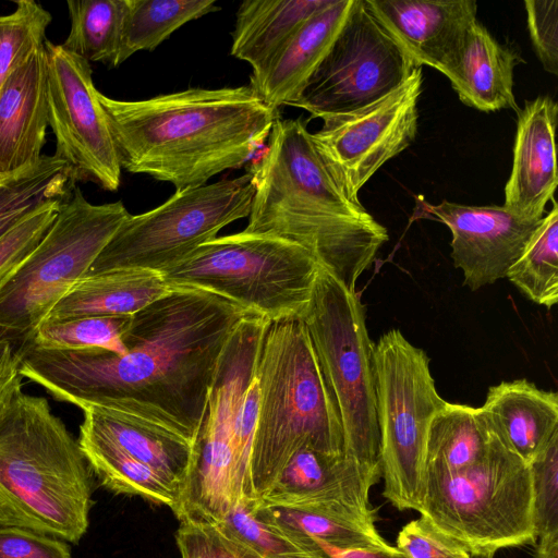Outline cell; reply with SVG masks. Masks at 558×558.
<instances>
[{"instance_id": "obj_37", "label": "cell", "mask_w": 558, "mask_h": 558, "mask_svg": "<svg viewBox=\"0 0 558 558\" xmlns=\"http://www.w3.org/2000/svg\"><path fill=\"white\" fill-rule=\"evenodd\" d=\"M64 199L39 207L0 236V291L47 234Z\"/></svg>"}, {"instance_id": "obj_25", "label": "cell", "mask_w": 558, "mask_h": 558, "mask_svg": "<svg viewBox=\"0 0 558 558\" xmlns=\"http://www.w3.org/2000/svg\"><path fill=\"white\" fill-rule=\"evenodd\" d=\"M171 290L162 275L151 270H118L84 277L53 306L46 320L134 315Z\"/></svg>"}, {"instance_id": "obj_22", "label": "cell", "mask_w": 558, "mask_h": 558, "mask_svg": "<svg viewBox=\"0 0 558 558\" xmlns=\"http://www.w3.org/2000/svg\"><path fill=\"white\" fill-rule=\"evenodd\" d=\"M522 62L517 51L497 41L476 19L441 73L464 105L484 112L501 109L518 112L513 73Z\"/></svg>"}, {"instance_id": "obj_7", "label": "cell", "mask_w": 558, "mask_h": 558, "mask_svg": "<svg viewBox=\"0 0 558 558\" xmlns=\"http://www.w3.org/2000/svg\"><path fill=\"white\" fill-rule=\"evenodd\" d=\"M471 556L534 544L530 464L501 440L482 460L424 471L418 511Z\"/></svg>"}, {"instance_id": "obj_9", "label": "cell", "mask_w": 558, "mask_h": 558, "mask_svg": "<svg viewBox=\"0 0 558 558\" xmlns=\"http://www.w3.org/2000/svg\"><path fill=\"white\" fill-rule=\"evenodd\" d=\"M301 320L339 411L344 453L380 469L374 343L356 291L320 267Z\"/></svg>"}, {"instance_id": "obj_39", "label": "cell", "mask_w": 558, "mask_h": 558, "mask_svg": "<svg viewBox=\"0 0 558 558\" xmlns=\"http://www.w3.org/2000/svg\"><path fill=\"white\" fill-rule=\"evenodd\" d=\"M397 548L407 558H471V554L421 515L408 522L397 536Z\"/></svg>"}, {"instance_id": "obj_38", "label": "cell", "mask_w": 558, "mask_h": 558, "mask_svg": "<svg viewBox=\"0 0 558 558\" xmlns=\"http://www.w3.org/2000/svg\"><path fill=\"white\" fill-rule=\"evenodd\" d=\"M536 538L558 533V433L530 463Z\"/></svg>"}, {"instance_id": "obj_47", "label": "cell", "mask_w": 558, "mask_h": 558, "mask_svg": "<svg viewBox=\"0 0 558 558\" xmlns=\"http://www.w3.org/2000/svg\"><path fill=\"white\" fill-rule=\"evenodd\" d=\"M471 558H493V557L471 556Z\"/></svg>"}, {"instance_id": "obj_10", "label": "cell", "mask_w": 558, "mask_h": 558, "mask_svg": "<svg viewBox=\"0 0 558 558\" xmlns=\"http://www.w3.org/2000/svg\"><path fill=\"white\" fill-rule=\"evenodd\" d=\"M374 366L383 495L399 510L420 511L427 434L447 401L436 389L427 354L399 329L374 344Z\"/></svg>"}, {"instance_id": "obj_3", "label": "cell", "mask_w": 558, "mask_h": 558, "mask_svg": "<svg viewBox=\"0 0 558 558\" xmlns=\"http://www.w3.org/2000/svg\"><path fill=\"white\" fill-rule=\"evenodd\" d=\"M254 185L248 233L307 250L350 291L388 241L387 229L342 187L301 119L278 117L247 169Z\"/></svg>"}, {"instance_id": "obj_32", "label": "cell", "mask_w": 558, "mask_h": 558, "mask_svg": "<svg viewBox=\"0 0 558 558\" xmlns=\"http://www.w3.org/2000/svg\"><path fill=\"white\" fill-rule=\"evenodd\" d=\"M74 182L68 163L54 154L1 180L0 236L39 207L66 198Z\"/></svg>"}, {"instance_id": "obj_19", "label": "cell", "mask_w": 558, "mask_h": 558, "mask_svg": "<svg viewBox=\"0 0 558 558\" xmlns=\"http://www.w3.org/2000/svg\"><path fill=\"white\" fill-rule=\"evenodd\" d=\"M558 105L549 96L525 101L518 111L512 167L504 206L529 219H542L557 179L555 132Z\"/></svg>"}, {"instance_id": "obj_17", "label": "cell", "mask_w": 558, "mask_h": 558, "mask_svg": "<svg viewBox=\"0 0 558 558\" xmlns=\"http://www.w3.org/2000/svg\"><path fill=\"white\" fill-rule=\"evenodd\" d=\"M380 475L379 468L365 465L345 453L326 454L302 448L274 484L254 500L265 505H330L374 518L369 490Z\"/></svg>"}, {"instance_id": "obj_4", "label": "cell", "mask_w": 558, "mask_h": 558, "mask_svg": "<svg viewBox=\"0 0 558 558\" xmlns=\"http://www.w3.org/2000/svg\"><path fill=\"white\" fill-rule=\"evenodd\" d=\"M93 475L48 400L21 390L0 422V524L77 544L89 525Z\"/></svg>"}, {"instance_id": "obj_13", "label": "cell", "mask_w": 558, "mask_h": 558, "mask_svg": "<svg viewBox=\"0 0 558 558\" xmlns=\"http://www.w3.org/2000/svg\"><path fill=\"white\" fill-rule=\"evenodd\" d=\"M258 353L254 340L240 336L233 337L222 353L178 519L217 521L234 502L233 435Z\"/></svg>"}, {"instance_id": "obj_15", "label": "cell", "mask_w": 558, "mask_h": 558, "mask_svg": "<svg viewBox=\"0 0 558 558\" xmlns=\"http://www.w3.org/2000/svg\"><path fill=\"white\" fill-rule=\"evenodd\" d=\"M422 68L379 100L352 112L323 119L313 138L336 178L354 199L384 166L416 137Z\"/></svg>"}, {"instance_id": "obj_42", "label": "cell", "mask_w": 558, "mask_h": 558, "mask_svg": "<svg viewBox=\"0 0 558 558\" xmlns=\"http://www.w3.org/2000/svg\"><path fill=\"white\" fill-rule=\"evenodd\" d=\"M177 532L182 558H244L210 521L183 517Z\"/></svg>"}, {"instance_id": "obj_11", "label": "cell", "mask_w": 558, "mask_h": 558, "mask_svg": "<svg viewBox=\"0 0 558 558\" xmlns=\"http://www.w3.org/2000/svg\"><path fill=\"white\" fill-rule=\"evenodd\" d=\"M251 174L175 191L160 206L122 222L84 277L143 269L162 272L251 211ZM83 277V278H84Z\"/></svg>"}, {"instance_id": "obj_35", "label": "cell", "mask_w": 558, "mask_h": 558, "mask_svg": "<svg viewBox=\"0 0 558 558\" xmlns=\"http://www.w3.org/2000/svg\"><path fill=\"white\" fill-rule=\"evenodd\" d=\"M131 322L132 315L84 316L63 320H46L27 344L51 350L100 349L122 354L126 351L123 336Z\"/></svg>"}, {"instance_id": "obj_34", "label": "cell", "mask_w": 558, "mask_h": 558, "mask_svg": "<svg viewBox=\"0 0 558 558\" xmlns=\"http://www.w3.org/2000/svg\"><path fill=\"white\" fill-rule=\"evenodd\" d=\"M553 207L510 266L509 279L529 300L551 308L558 302V206Z\"/></svg>"}, {"instance_id": "obj_31", "label": "cell", "mask_w": 558, "mask_h": 558, "mask_svg": "<svg viewBox=\"0 0 558 558\" xmlns=\"http://www.w3.org/2000/svg\"><path fill=\"white\" fill-rule=\"evenodd\" d=\"M216 0H125L117 66L153 51L185 23L218 11Z\"/></svg>"}, {"instance_id": "obj_46", "label": "cell", "mask_w": 558, "mask_h": 558, "mask_svg": "<svg viewBox=\"0 0 558 558\" xmlns=\"http://www.w3.org/2000/svg\"><path fill=\"white\" fill-rule=\"evenodd\" d=\"M534 558H558V533L539 538Z\"/></svg>"}, {"instance_id": "obj_33", "label": "cell", "mask_w": 558, "mask_h": 558, "mask_svg": "<svg viewBox=\"0 0 558 558\" xmlns=\"http://www.w3.org/2000/svg\"><path fill=\"white\" fill-rule=\"evenodd\" d=\"M70 33L61 46L87 62L117 68L125 0H69Z\"/></svg>"}, {"instance_id": "obj_36", "label": "cell", "mask_w": 558, "mask_h": 558, "mask_svg": "<svg viewBox=\"0 0 558 558\" xmlns=\"http://www.w3.org/2000/svg\"><path fill=\"white\" fill-rule=\"evenodd\" d=\"M51 14L32 0L16 2L11 14L0 15V87L46 41Z\"/></svg>"}, {"instance_id": "obj_43", "label": "cell", "mask_w": 558, "mask_h": 558, "mask_svg": "<svg viewBox=\"0 0 558 558\" xmlns=\"http://www.w3.org/2000/svg\"><path fill=\"white\" fill-rule=\"evenodd\" d=\"M0 558H72V554L64 541L0 524Z\"/></svg>"}, {"instance_id": "obj_44", "label": "cell", "mask_w": 558, "mask_h": 558, "mask_svg": "<svg viewBox=\"0 0 558 558\" xmlns=\"http://www.w3.org/2000/svg\"><path fill=\"white\" fill-rule=\"evenodd\" d=\"M20 366L21 354L11 342L0 340V422L22 390Z\"/></svg>"}, {"instance_id": "obj_41", "label": "cell", "mask_w": 558, "mask_h": 558, "mask_svg": "<svg viewBox=\"0 0 558 558\" xmlns=\"http://www.w3.org/2000/svg\"><path fill=\"white\" fill-rule=\"evenodd\" d=\"M526 24L544 70L558 74V0H526Z\"/></svg>"}, {"instance_id": "obj_28", "label": "cell", "mask_w": 558, "mask_h": 558, "mask_svg": "<svg viewBox=\"0 0 558 558\" xmlns=\"http://www.w3.org/2000/svg\"><path fill=\"white\" fill-rule=\"evenodd\" d=\"M500 441L481 407L446 404L433 417L424 471H446L487 457Z\"/></svg>"}, {"instance_id": "obj_8", "label": "cell", "mask_w": 558, "mask_h": 558, "mask_svg": "<svg viewBox=\"0 0 558 558\" xmlns=\"http://www.w3.org/2000/svg\"><path fill=\"white\" fill-rule=\"evenodd\" d=\"M129 216L121 201L94 205L74 189L41 242L0 291V340L17 352L29 343Z\"/></svg>"}, {"instance_id": "obj_18", "label": "cell", "mask_w": 558, "mask_h": 558, "mask_svg": "<svg viewBox=\"0 0 558 558\" xmlns=\"http://www.w3.org/2000/svg\"><path fill=\"white\" fill-rule=\"evenodd\" d=\"M416 66L441 72L476 20L475 0H364Z\"/></svg>"}, {"instance_id": "obj_2", "label": "cell", "mask_w": 558, "mask_h": 558, "mask_svg": "<svg viewBox=\"0 0 558 558\" xmlns=\"http://www.w3.org/2000/svg\"><path fill=\"white\" fill-rule=\"evenodd\" d=\"M97 98L121 169L198 187L245 165L268 138L278 110L250 86L187 88L143 100Z\"/></svg>"}, {"instance_id": "obj_6", "label": "cell", "mask_w": 558, "mask_h": 558, "mask_svg": "<svg viewBox=\"0 0 558 558\" xmlns=\"http://www.w3.org/2000/svg\"><path fill=\"white\" fill-rule=\"evenodd\" d=\"M319 269L294 242L242 231L216 236L160 274L170 288L207 291L275 323L303 317Z\"/></svg>"}, {"instance_id": "obj_1", "label": "cell", "mask_w": 558, "mask_h": 558, "mask_svg": "<svg viewBox=\"0 0 558 558\" xmlns=\"http://www.w3.org/2000/svg\"><path fill=\"white\" fill-rule=\"evenodd\" d=\"M246 315L214 293L172 288L132 315L124 353L27 344L20 374L57 401L124 413L194 446L220 359Z\"/></svg>"}, {"instance_id": "obj_21", "label": "cell", "mask_w": 558, "mask_h": 558, "mask_svg": "<svg viewBox=\"0 0 558 558\" xmlns=\"http://www.w3.org/2000/svg\"><path fill=\"white\" fill-rule=\"evenodd\" d=\"M353 0H331L308 17L268 63L251 73L250 86L270 107L296 102L328 53Z\"/></svg>"}, {"instance_id": "obj_5", "label": "cell", "mask_w": 558, "mask_h": 558, "mask_svg": "<svg viewBox=\"0 0 558 558\" xmlns=\"http://www.w3.org/2000/svg\"><path fill=\"white\" fill-rule=\"evenodd\" d=\"M255 377L259 403L250 461V500L260 497L302 448L344 453L339 411L301 319L269 324Z\"/></svg>"}, {"instance_id": "obj_20", "label": "cell", "mask_w": 558, "mask_h": 558, "mask_svg": "<svg viewBox=\"0 0 558 558\" xmlns=\"http://www.w3.org/2000/svg\"><path fill=\"white\" fill-rule=\"evenodd\" d=\"M48 125L44 44L0 87V181L40 161Z\"/></svg>"}, {"instance_id": "obj_26", "label": "cell", "mask_w": 558, "mask_h": 558, "mask_svg": "<svg viewBox=\"0 0 558 558\" xmlns=\"http://www.w3.org/2000/svg\"><path fill=\"white\" fill-rule=\"evenodd\" d=\"M331 0H245L236 11L231 54L262 70L291 35Z\"/></svg>"}, {"instance_id": "obj_23", "label": "cell", "mask_w": 558, "mask_h": 558, "mask_svg": "<svg viewBox=\"0 0 558 558\" xmlns=\"http://www.w3.org/2000/svg\"><path fill=\"white\" fill-rule=\"evenodd\" d=\"M499 439L530 464L558 433V395L522 378L489 387L481 407Z\"/></svg>"}, {"instance_id": "obj_12", "label": "cell", "mask_w": 558, "mask_h": 558, "mask_svg": "<svg viewBox=\"0 0 558 558\" xmlns=\"http://www.w3.org/2000/svg\"><path fill=\"white\" fill-rule=\"evenodd\" d=\"M415 68L364 0H353L328 53L292 107L322 120L352 112L395 90Z\"/></svg>"}, {"instance_id": "obj_30", "label": "cell", "mask_w": 558, "mask_h": 558, "mask_svg": "<svg viewBox=\"0 0 558 558\" xmlns=\"http://www.w3.org/2000/svg\"><path fill=\"white\" fill-rule=\"evenodd\" d=\"M210 522L244 558H328L312 537L257 514L245 498Z\"/></svg>"}, {"instance_id": "obj_45", "label": "cell", "mask_w": 558, "mask_h": 558, "mask_svg": "<svg viewBox=\"0 0 558 558\" xmlns=\"http://www.w3.org/2000/svg\"><path fill=\"white\" fill-rule=\"evenodd\" d=\"M315 541V539H314ZM328 558H407L397 547L336 548L315 541Z\"/></svg>"}, {"instance_id": "obj_14", "label": "cell", "mask_w": 558, "mask_h": 558, "mask_svg": "<svg viewBox=\"0 0 558 558\" xmlns=\"http://www.w3.org/2000/svg\"><path fill=\"white\" fill-rule=\"evenodd\" d=\"M45 49L48 123L57 141L54 155L68 163L75 181L88 180L106 191H117L121 166L89 62L48 40Z\"/></svg>"}, {"instance_id": "obj_16", "label": "cell", "mask_w": 558, "mask_h": 558, "mask_svg": "<svg viewBox=\"0 0 558 558\" xmlns=\"http://www.w3.org/2000/svg\"><path fill=\"white\" fill-rule=\"evenodd\" d=\"M420 207L451 232V257L471 291L506 278L542 219L522 217L507 207L470 206L444 199Z\"/></svg>"}, {"instance_id": "obj_40", "label": "cell", "mask_w": 558, "mask_h": 558, "mask_svg": "<svg viewBox=\"0 0 558 558\" xmlns=\"http://www.w3.org/2000/svg\"><path fill=\"white\" fill-rule=\"evenodd\" d=\"M259 389L254 376L244 397L233 435L234 501L248 498L250 461L256 429Z\"/></svg>"}, {"instance_id": "obj_27", "label": "cell", "mask_w": 558, "mask_h": 558, "mask_svg": "<svg viewBox=\"0 0 558 558\" xmlns=\"http://www.w3.org/2000/svg\"><path fill=\"white\" fill-rule=\"evenodd\" d=\"M78 444L93 474L108 490L168 506L179 515L181 493L158 472L131 457L84 422L80 425Z\"/></svg>"}, {"instance_id": "obj_24", "label": "cell", "mask_w": 558, "mask_h": 558, "mask_svg": "<svg viewBox=\"0 0 558 558\" xmlns=\"http://www.w3.org/2000/svg\"><path fill=\"white\" fill-rule=\"evenodd\" d=\"M82 411L83 422L93 430L177 487L181 493L182 504L194 458L192 444L157 425L124 413L95 407Z\"/></svg>"}, {"instance_id": "obj_29", "label": "cell", "mask_w": 558, "mask_h": 558, "mask_svg": "<svg viewBox=\"0 0 558 558\" xmlns=\"http://www.w3.org/2000/svg\"><path fill=\"white\" fill-rule=\"evenodd\" d=\"M259 515L301 532L336 548H367L388 545L378 534L374 518L322 504L265 505L248 500Z\"/></svg>"}]
</instances>
